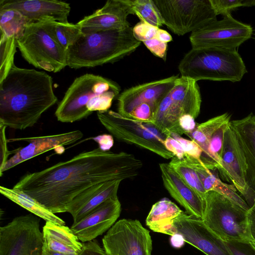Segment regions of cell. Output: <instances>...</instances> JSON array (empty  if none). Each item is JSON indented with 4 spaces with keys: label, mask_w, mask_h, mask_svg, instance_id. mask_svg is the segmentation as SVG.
<instances>
[{
    "label": "cell",
    "mask_w": 255,
    "mask_h": 255,
    "mask_svg": "<svg viewBox=\"0 0 255 255\" xmlns=\"http://www.w3.org/2000/svg\"><path fill=\"white\" fill-rule=\"evenodd\" d=\"M250 222V230L252 240L255 241V222Z\"/></svg>",
    "instance_id": "49"
},
{
    "label": "cell",
    "mask_w": 255,
    "mask_h": 255,
    "mask_svg": "<svg viewBox=\"0 0 255 255\" xmlns=\"http://www.w3.org/2000/svg\"><path fill=\"white\" fill-rule=\"evenodd\" d=\"M78 255H109L96 240L83 243Z\"/></svg>",
    "instance_id": "41"
},
{
    "label": "cell",
    "mask_w": 255,
    "mask_h": 255,
    "mask_svg": "<svg viewBox=\"0 0 255 255\" xmlns=\"http://www.w3.org/2000/svg\"><path fill=\"white\" fill-rule=\"evenodd\" d=\"M121 87L116 82L93 74L76 78L66 91L55 112L57 120L73 123L88 117L93 112L109 110Z\"/></svg>",
    "instance_id": "4"
},
{
    "label": "cell",
    "mask_w": 255,
    "mask_h": 255,
    "mask_svg": "<svg viewBox=\"0 0 255 255\" xmlns=\"http://www.w3.org/2000/svg\"><path fill=\"white\" fill-rule=\"evenodd\" d=\"M28 22L18 10L13 8L0 10V34L16 40L21 38Z\"/></svg>",
    "instance_id": "29"
},
{
    "label": "cell",
    "mask_w": 255,
    "mask_h": 255,
    "mask_svg": "<svg viewBox=\"0 0 255 255\" xmlns=\"http://www.w3.org/2000/svg\"><path fill=\"white\" fill-rule=\"evenodd\" d=\"M83 136V133L76 130L54 135L8 139V142L26 141L29 143L12 150L13 155L0 169V176L3 172L49 150L54 149L56 153L62 154L65 149L64 146L75 143Z\"/></svg>",
    "instance_id": "14"
},
{
    "label": "cell",
    "mask_w": 255,
    "mask_h": 255,
    "mask_svg": "<svg viewBox=\"0 0 255 255\" xmlns=\"http://www.w3.org/2000/svg\"><path fill=\"white\" fill-rule=\"evenodd\" d=\"M140 44L134 37L131 26L82 32L67 50V65L79 69L113 63L133 53Z\"/></svg>",
    "instance_id": "3"
},
{
    "label": "cell",
    "mask_w": 255,
    "mask_h": 255,
    "mask_svg": "<svg viewBox=\"0 0 255 255\" xmlns=\"http://www.w3.org/2000/svg\"><path fill=\"white\" fill-rule=\"evenodd\" d=\"M195 118L189 115L181 116L179 120V127L182 134L192 132L196 128L197 124Z\"/></svg>",
    "instance_id": "43"
},
{
    "label": "cell",
    "mask_w": 255,
    "mask_h": 255,
    "mask_svg": "<svg viewBox=\"0 0 255 255\" xmlns=\"http://www.w3.org/2000/svg\"><path fill=\"white\" fill-rule=\"evenodd\" d=\"M118 197L106 200L77 223L71 229L80 242H89L108 231L116 222L121 213Z\"/></svg>",
    "instance_id": "17"
},
{
    "label": "cell",
    "mask_w": 255,
    "mask_h": 255,
    "mask_svg": "<svg viewBox=\"0 0 255 255\" xmlns=\"http://www.w3.org/2000/svg\"><path fill=\"white\" fill-rule=\"evenodd\" d=\"M231 115L226 113L197 124L195 129L186 134L202 149L201 160L208 169H216L211 159L209 150V141L213 132L220 126L230 121Z\"/></svg>",
    "instance_id": "26"
},
{
    "label": "cell",
    "mask_w": 255,
    "mask_h": 255,
    "mask_svg": "<svg viewBox=\"0 0 255 255\" xmlns=\"http://www.w3.org/2000/svg\"><path fill=\"white\" fill-rule=\"evenodd\" d=\"M57 101L49 75L14 64L0 82V123L15 129L31 127Z\"/></svg>",
    "instance_id": "2"
},
{
    "label": "cell",
    "mask_w": 255,
    "mask_h": 255,
    "mask_svg": "<svg viewBox=\"0 0 255 255\" xmlns=\"http://www.w3.org/2000/svg\"><path fill=\"white\" fill-rule=\"evenodd\" d=\"M181 76L194 80L240 81L248 72L236 49L192 48L178 66Z\"/></svg>",
    "instance_id": "5"
},
{
    "label": "cell",
    "mask_w": 255,
    "mask_h": 255,
    "mask_svg": "<svg viewBox=\"0 0 255 255\" xmlns=\"http://www.w3.org/2000/svg\"><path fill=\"white\" fill-rule=\"evenodd\" d=\"M183 213L174 202L163 198L152 206L145 223L152 231L171 236L177 234L174 220Z\"/></svg>",
    "instance_id": "25"
},
{
    "label": "cell",
    "mask_w": 255,
    "mask_h": 255,
    "mask_svg": "<svg viewBox=\"0 0 255 255\" xmlns=\"http://www.w3.org/2000/svg\"><path fill=\"white\" fill-rule=\"evenodd\" d=\"M159 28L140 21L132 27V32L136 39L143 42L156 38Z\"/></svg>",
    "instance_id": "36"
},
{
    "label": "cell",
    "mask_w": 255,
    "mask_h": 255,
    "mask_svg": "<svg viewBox=\"0 0 255 255\" xmlns=\"http://www.w3.org/2000/svg\"><path fill=\"white\" fill-rule=\"evenodd\" d=\"M0 82L7 75L14 64V56L16 52V40L0 34Z\"/></svg>",
    "instance_id": "33"
},
{
    "label": "cell",
    "mask_w": 255,
    "mask_h": 255,
    "mask_svg": "<svg viewBox=\"0 0 255 255\" xmlns=\"http://www.w3.org/2000/svg\"><path fill=\"white\" fill-rule=\"evenodd\" d=\"M159 40L164 42L168 43L172 40V37L171 35L166 30L159 28L156 37Z\"/></svg>",
    "instance_id": "46"
},
{
    "label": "cell",
    "mask_w": 255,
    "mask_h": 255,
    "mask_svg": "<svg viewBox=\"0 0 255 255\" xmlns=\"http://www.w3.org/2000/svg\"><path fill=\"white\" fill-rule=\"evenodd\" d=\"M250 242V243L251 244V245L255 248V241L252 240Z\"/></svg>",
    "instance_id": "50"
},
{
    "label": "cell",
    "mask_w": 255,
    "mask_h": 255,
    "mask_svg": "<svg viewBox=\"0 0 255 255\" xmlns=\"http://www.w3.org/2000/svg\"><path fill=\"white\" fill-rule=\"evenodd\" d=\"M163 185L188 214L202 219L205 201L174 170L169 163L159 164Z\"/></svg>",
    "instance_id": "21"
},
{
    "label": "cell",
    "mask_w": 255,
    "mask_h": 255,
    "mask_svg": "<svg viewBox=\"0 0 255 255\" xmlns=\"http://www.w3.org/2000/svg\"><path fill=\"white\" fill-rule=\"evenodd\" d=\"M142 166V161L132 154L105 151L98 147L26 173L13 188L23 191L53 214L64 213L74 199L93 186L133 179Z\"/></svg>",
    "instance_id": "1"
},
{
    "label": "cell",
    "mask_w": 255,
    "mask_h": 255,
    "mask_svg": "<svg viewBox=\"0 0 255 255\" xmlns=\"http://www.w3.org/2000/svg\"><path fill=\"white\" fill-rule=\"evenodd\" d=\"M40 219L30 213L17 216L0 228V255H41Z\"/></svg>",
    "instance_id": "11"
},
{
    "label": "cell",
    "mask_w": 255,
    "mask_h": 255,
    "mask_svg": "<svg viewBox=\"0 0 255 255\" xmlns=\"http://www.w3.org/2000/svg\"><path fill=\"white\" fill-rule=\"evenodd\" d=\"M174 170L204 200L207 193L195 169L184 158L174 156L168 163Z\"/></svg>",
    "instance_id": "31"
},
{
    "label": "cell",
    "mask_w": 255,
    "mask_h": 255,
    "mask_svg": "<svg viewBox=\"0 0 255 255\" xmlns=\"http://www.w3.org/2000/svg\"><path fill=\"white\" fill-rule=\"evenodd\" d=\"M50 19L27 24L22 36L16 40V45L30 64L56 73L67 66V51L53 37L49 25Z\"/></svg>",
    "instance_id": "6"
},
{
    "label": "cell",
    "mask_w": 255,
    "mask_h": 255,
    "mask_svg": "<svg viewBox=\"0 0 255 255\" xmlns=\"http://www.w3.org/2000/svg\"><path fill=\"white\" fill-rule=\"evenodd\" d=\"M251 25L241 22L228 15L191 33L192 48L236 49L252 35Z\"/></svg>",
    "instance_id": "13"
},
{
    "label": "cell",
    "mask_w": 255,
    "mask_h": 255,
    "mask_svg": "<svg viewBox=\"0 0 255 255\" xmlns=\"http://www.w3.org/2000/svg\"><path fill=\"white\" fill-rule=\"evenodd\" d=\"M102 243L109 255H151L149 232L137 220L118 221L104 236Z\"/></svg>",
    "instance_id": "12"
},
{
    "label": "cell",
    "mask_w": 255,
    "mask_h": 255,
    "mask_svg": "<svg viewBox=\"0 0 255 255\" xmlns=\"http://www.w3.org/2000/svg\"><path fill=\"white\" fill-rule=\"evenodd\" d=\"M185 242L206 255H232L226 243L195 216L183 213L173 222Z\"/></svg>",
    "instance_id": "15"
},
{
    "label": "cell",
    "mask_w": 255,
    "mask_h": 255,
    "mask_svg": "<svg viewBox=\"0 0 255 255\" xmlns=\"http://www.w3.org/2000/svg\"><path fill=\"white\" fill-rule=\"evenodd\" d=\"M97 117L102 125L116 139L136 145L167 159L174 156L165 146L167 135L152 124L125 117L110 110L97 112Z\"/></svg>",
    "instance_id": "8"
},
{
    "label": "cell",
    "mask_w": 255,
    "mask_h": 255,
    "mask_svg": "<svg viewBox=\"0 0 255 255\" xmlns=\"http://www.w3.org/2000/svg\"><path fill=\"white\" fill-rule=\"evenodd\" d=\"M170 242L172 246L175 248L182 247L185 242L183 237L178 233L171 236Z\"/></svg>",
    "instance_id": "45"
},
{
    "label": "cell",
    "mask_w": 255,
    "mask_h": 255,
    "mask_svg": "<svg viewBox=\"0 0 255 255\" xmlns=\"http://www.w3.org/2000/svg\"><path fill=\"white\" fill-rule=\"evenodd\" d=\"M49 25L54 39L66 51L82 34V29L77 23L62 22L50 19Z\"/></svg>",
    "instance_id": "30"
},
{
    "label": "cell",
    "mask_w": 255,
    "mask_h": 255,
    "mask_svg": "<svg viewBox=\"0 0 255 255\" xmlns=\"http://www.w3.org/2000/svg\"><path fill=\"white\" fill-rule=\"evenodd\" d=\"M230 122L224 123L218 128L212 134L209 141L210 154L213 164L218 171L222 168L221 157L224 134Z\"/></svg>",
    "instance_id": "34"
},
{
    "label": "cell",
    "mask_w": 255,
    "mask_h": 255,
    "mask_svg": "<svg viewBox=\"0 0 255 255\" xmlns=\"http://www.w3.org/2000/svg\"><path fill=\"white\" fill-rule=\"evenodd\" d=\"M167 97L169 113L175 119L179 120L185 115L195 119L199 116L202 98L199 86L194 80L179 77Z\"/></svg>",
    "instance_id": "20"
},
{
    "label": "cell",
    "mask_w": 255,
    "mask_h": 255,
    "mask_svg": "<svg viewBox=\"0 0 255 255\" xmlns=\"http://www.w3.org/2000/svg\"><path fill=\"white\" fill-rule=\"evenodd\" d=\"M94 140L99 144V147L105 151H110L113 146L114 138L111 134H104L90 138Z\"/></svg>",
    "instance_id": "44"
},
{
    "label": "cell",
    "mask_w": 255,
    "mask_h": 255,
    "mask_svg": "<svg viewBox=\"0 0 255 255\" xmlns=\"http://www.w3.org/2000/svg\"><path fill=\"white\" fill-rule=\"evenodd\" d=\"M43 245L48 249L68 255H78L83 243L71 228L65 225L46 222L42 228Z\"/></svg>",
    "instance_id": "24"
},
{
    "label": "cell",
    "mask_w": 255,
    "mask_h": 255,
    "mask_svg": "<svg viewBox=\"0 0 255 255\" xmlns=\"http://www.w3.org/2000/svg\"><path fill=\"white\" fill-rule=\"evenodd\" d=\"M217 15L223 17L231 15V12L241 6L251 7L255 5V0H210Z\"/></svg>",
    "instance_id": "35"
},
{
    "label": "cell",
    "mask_w": 255,
    "mask_h": 255,
    "mask_svg": "<svg viewBox=\"0 0 255 255\" xmlns=\"http://www.w3.org/2000/svg\"><path fill=\"white\" fill-rule=\"evenodd\" d=\"M140 21L159 27L164 23L153 0H127Z\"/></svg>",
    "instance_id": "32"
},
{
    "label": "cell",
    "mask_w": 255,
    "mask_h": 255,
    "mask_svg": "<svg viewBox=\"0 0 255 255\" xmlns=\"http://www.w3.org/2000/svg\"><path fill=\"white\" fill-rule=\"evenodd\" d=\"M184 159L195 169L207 192H217L247 211L249 210L250 207L237 193L235 187L221 180L218 175V169L210 170L201 160L187 155L185 156Z\"/></svg>",
    "instance_id": "23"
},
{
    "label": "cell",
    "mask_w": 255,
    "mask_h": 255,
    "mask_svg": "<svg viewBox=\"0 0 255 255\" xmlns=\"http://www.w3.org/2000/svg\"><path fill=\"white\" fill-rule=\"evenodd\" d=\"M0 193L10 200L46 222L65 225V222L62 219L20 190L0 186Z\"/></svg>",
    "instance_id": "27"
},
{
    "label": "cell",
    "mask_w": 255,
    "mask_h": 255,
    "mask_svg": "<svg viewBox=\"0 0 255 255\" xmlns=\"http://www.w3.org/2000/svg\"><path fill=\"white\" fill-rule=\"evenodd\" d=\"M178 77L173 75L125 90L117 97L118 112L125 117L151 124L160 103Z\"/></svg>",
    "instance_id": "9"
},
{
    "label": "cell",
    "mask_w": 255,
    "mask_h": 255,
    "mask_svg": "<svg viewBox=\"0 0 255 255\" xmlns=\"http://www.w3.org/2000/svg\"><path fill=\"white\" fill-rule=\"evenodd\" d=\"M230 124L246 158V182L251 207L255 201V114L252 113L242 119L231 121Z\"/></svg>",
    "instance_id": "22"
},
{
    "label": "cell",
    "mask_w": 255,
    "mask_h": 255,
    "mask_svg": "<svg viewBox=\"0 0 255 255\" xmlns=\"http://www.w3.org/2000/svg\"><path fill=\"white\" fill-rule=\"evenodd\" d=\"M248 217L249 221L255 222V201L248 211Z\"/></svg>",
    "instance_id": "48"
},
{
    "label": "cell",
    "mask_w": 255,
    "mask_h": 255,
    "mask_svg": "<svg viewBox=\"0 0 255 255\" xmlns=\"http://www.w3.org/2000/svg\"><path fill=\"white\" fill-rule=\"evenodd\" d=\"M8 8L19 11L26 19L28 24L47 18L68 22L71 10L69 3L58 0H1L0 10Z\"/></svg>",
    "instance_id": "19"
},
{
    "label": "cell",
    "mask_w": 255,
    "mask_h": 255,
    "mask_svg": "<svg viewBox=\"0 0 255 255\" xmlns=\"http://www.w3.org/2000/svg\"><path fill=\"white\" fill-rule=\"evenodd\" d=\"M143 43L146 48L155 56L164 61L166 59L167 43L163 42L157 38L145 41Z\"/></svg>",
    "instance_id": "39"
},
{
    "label": "cell",
    "mask_w": 255,
    "mask_h": 255,
    "mask_svg": "<svg viewBox=\"0 0 255 255\" xmlns=\"http://www.w3.org/2000/svg\"><path fill=\"white\" fill-rule=\"evenodd\" d=\"M202 220L224 242L252 240L248 211L215 191L207 192Z\"/></svg>",
    "instance_id": "7"
},
{
    "label": "cell",
    "mask_w": 255,
    "mask_h": 255,
    "mask_svg": "<svg viewBox=\"0 0 255 255\" xmlns=\"http://www.w3.org/2000/svg\"><path fill=\"white\" fill-rule=\"evenodd\" d=\"M221 165L219 171L223 180L233 185L244 197L249 206L250 196L246 182L247 164L230 123L224 134Z\"/></svg>",
    "instance_id": "16"
},
{
    "label": "cell",
    "mask_w": 255,
    "mask_h": 255,
    "mask_svg": "<svg viewBox=\"0 0 255 255\" xmlns=\"http://www.w3.org/2000/svg\"><path fill=\"white\" fill-rule=\"evenodd\" d=\"M163 23L183 36L217 20L210 0H153Z\"/></svg>",
    "instance_id": "10"
},
{
    "label": "cell",
    "mask_w": 255,
    "mask_h": 255,
    "mask_svg": "<svg viewBox=\"0 0 255 255\" xmlns=\"http://www.w3.org/2000/svg\"><path fill=\"white\" fill-rule=\"evenodd\" d=\"M41 255H68L59 252L51 251L45 246H43Z\"/></svg>",
    "instance_id": "47"
},
{
    "label": "cell",
    "mask_w": 255,
    "mask_h": 255,
    "mask_svg": "<svg viewBox=\"0 0 255 255\" xmlns=\"http://www.w3.org/2000/svg\"><path fill=\"white\" fill-rule=\"evenodd\" d=\"M122 180H115L104 183L82 205L72 216L73 223L81 220L92 211L109 199L118 196Z\"/></svg>",
    "instance_id": "28"
},
{
    "label": "cell",
    "mask_w": 255,
    "mask_h": 255,
    "mask_svg": "<svg viewBox=\"0 0 255 255\" xmlns=\"http://www.w3.org/2000/svg\"><path fill=\"white\" fill-rule=\"evenodd\" d=\"M134 14L127 0H109L93 13L84 17L77 23L82 32L123 29L130 26L127 18Z\"/></svg>",
    "instance_id": "18"
},
{
    "label": "cell",
    "mask_w": 255,
    "mask_h": 255,
    "mask_svg": "<svg viewBox=\"0 0 255 255\" xmlns=\"http://www.w3.org/2000/svg\"><path fill=\"white\" fill-rule=\"evenodd\" d=\"M6 126L0 123V169H1L12 154V150H8V139L5 135Z\"/></svg>",
    "instance_id": "40"
},
{
    "label": "cell",
    "mask_w": 255,
    "mask_h": 255,
    "mask_svg": "<svg viewBox=\"0 0 255 255\" xmlns=\"http://www.w3.org/2000/svg\"><path fill=\"white\" fill-rule=\"evenodd\" d=\"M170 135L180 143L185 155L201 160L203 153L202 150L195 141L184 138L181 135L175 133H171Z\"/></svg>",
    "instance_id": "37"
},
{
    "label": "cell",
    "mask_w": 255,
    "mask_h": 255,
    "mask_svg": "<svg viewBox=\"0 0 255 255\" xmlns=\"http://www.w3.org/2000/svg\"><path fill=\"white\" fill-rule=\"evenodd\" d=\"M164 144L166 149L178 158L182 159L184 158L185 153L181 144L176 139L170 135L167 136L165 139Z\"/></svg>",
    "instance_id": "42"
},
{
    "label": "cell",
    "mask_w": 255,
    "mask_h": 255,
    "mask_svg": "<svg viewBox=\"0 0 255 255\" xmlns=\"http://www.w3.org/2000/svg\"><path fill=\"white\" fill-rule=\"evenodd\" d=\"M225 243L232 255H255V248L250 241H231Z\"/></svg>",
    "instance_id": "38"
}]
</instances>
